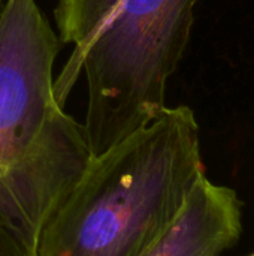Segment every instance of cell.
<instances>
[{
  "instance_id": "cell-3",
  "label": "cell",
  "mask_w": 254,
  "mask_h": 256,
  "mask_svg": "<svg viewBox=\"0 0 254 256\" xmlns=\"http://www.w3.org/2000/svg\"><path fill=\"white\" fill-rule=\"evenodd\" d=\"M241 231L243 204L237 192L204 176L171 226L142 256H222Z\"/></svg>"
},
{
  "instance_id": "cell-1",
  "label": "cell",
  "mask_w": 254,
  "mask_h": 256,
  "mask_svg": "<svg viewBox=\"0 0 254 256\" xmlns=\"http://www.w3.org/2000/svg\"><path fill=\"white\" fill-rule=\"evenodd\" d=\"M195 112L165 106L99 154L43 225L34 256H142L204 177Z\"/></svg>"
},
{
  "instance_id": "cell-6",
  "label": "cell",
  "mask_w": 254,
  "mask_h": 256,
  "mask_svg": "<svg viewBox=\"0 0 254 256\" xmlns=\"http://www.w3.org/2000/svg\"><path fill=\"white\" fill-rule=\"evenodd\" d=\"M250 256H254V254H253V255H250Z\"/></svg>"
},
{
  "instance_id": "cell-2",
  "label": "cell",
  "mask_w": 254,
  "mask_h": 256,
  "mask_svg": "<svg viewBox=\"0 0 254 256\" xmlns=\"http://www.w3.org/2000/svg\"><path fill=\"white\" fill-rule=\"evenodd\" d=\"M201 0H58L63 44L73 51L54 82L60 106L84 70L88 108L84 132L99 154L151 122L165 106Z\"/></svg>"
},
{
  "instance_id": "cell-4",
  "label": "cell",
  "mask_w": 254,
  "mask_h": 256,
  "mask_svg": "<svg viewBox=\"0 0 254 256\" xmlns=\"http://www.w3.org/2000/svg\"><path fill=\"white\" fill-rule=\"evenodd\" d=\"M0 256H34V254L10 228L0 224Z\"/></svg>"
},
{
  "instance_id": "cell-5",
  "label": "cell",
  "mask_w": 254,
  "mask_h": 256,
  "mask_svg": "<svg viewBox=\"0 0 254 256\" xmlns=\"http://www.w3.org/2000/svg\"><path fill=\"white\" fill-rule=\"evenodd\" d=\"M3 3H4V0H0V12H1V8H3Z\"/></svg>"
}]
</instances>
